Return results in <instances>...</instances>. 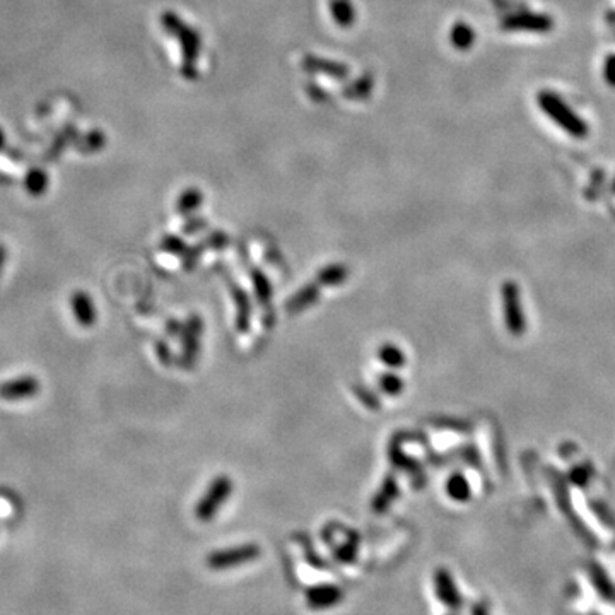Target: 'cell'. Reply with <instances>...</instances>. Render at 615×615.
<instances>
[{
  "label": "cell",
  "mask_w": 615,
  "mask_h": 615,
  "mask_svg": "<svg viewBox=\"0 0 615 615\" xmlns=\"http://www.w3.org/2000/svg\"><path fill=\"white\" fill-rule=\"evenodd\" d=\"M434 589L436 595H438L439 602L444 606L451 610H458L461 606V597L458 588H456L455 580H453L451 572L448 569L439 568L434 571Z\"/></svg>",
  "instance_id": "52a82bcc"
},
{
  "label": "cell",
  "mask_w": 615,
  "mask_h": 615,
  "mask_svg": "<svg viewBox=\"0 0 615 615\" xmlns=\"http://www.w3.org/2000/svg\"><path fill=\"white\" fill-rule=\"evenodd\" d=\"M202 332V322L197 317H193L190 320L188 325L185 327V342H183V347H185V357H192V361L197 357L198 352V335H201Z\"/></svg>",
  "instance_id": "8fae6325"
},
{
  "label": "cell",
  "mask_w": 615,
  "mask_h": 615,
  "mask_svg": "<svg viewBox=\"0 0 615 615\" xmlns=\"http://www.w3.org/2000/svg\"><path fill=\"white\" fill-rule=\"evenodd\" d=\"M502 303H504V317L513 334H521L525 330V320L521 313V303L518 299V290L513 284H504L502 288Z\"/></svg>",
  "instance_id": "ba28073f"
},
{
  "label": "cell",
  "mask_w": 615,
  "mask_h": 615,
  "mask_svg": "<svg viewBox=\"0 0 615 615\" xmlns=\"http://www.w3.org/2000/svg\"><path fill=\"white\" fill-rule=\"evenodd\" d=\"M451 43L458 50L472 48L473 41H475V33L473 29L465 23H456L450 33Z\"/></svg>",
  "instance_id": "2e32d148"
},
{
  "label": "cell",
  "mask_w": 615,
  "mask_h": 615,
  "mask_svg": "<svg viewBox=\"0 0 615 615\" xmlns=\"http://www.w3.org/2000/svg\"><path fill=\"white\" fill-rule=\"evenodd\" d=\"M378 383H380V388L383 390L386 395H395L402 393V390H404V380H402L398 375H393V373H385V375L380 376V380H378Z\"/></svg>",
  "instance_id": "d6986e66"
},
{
  "label": "cell",
  "mask_w": 615,
  "mask_h": 615,
  "mask_svg": "<svg viewBox=\"0 0 615 615\" xmlns=\"http://www.w3.org/2000/svg\"><path fill=\"white\" fill-rule=\"evenodd\" d=\"M446 492L448 496L456 502L470 500V485H468L467 479H465L463 475H460V473H455V475H451L450 479H448Z\"/></svg>",
  "instance_id": "4fadbf2b"
},
{
  "label": "cell",
  "mask_w": 615,
  "mask_h": 615,
  "mask_svg": "<svg viewBox=\"0 0 615 615\" xmlns=\"http://www.w3.org/2000/svg\"><path fill=\"white\" fill-rule=\"evenodd\" d=\"M605 79L610 86L615 87V55L609 57L605 62Z\"/></svg>",
  "instance_id": "7402d4cb"
},
{
  "label": "cell",
  "mask_w": 615,
  "mask_h": 615,
  "mask_svg": "<svg viewBox=\"0 0 615 615\" xmlns=\"http://www.w3.org/2000/svg\"><path fill=\"white\" fill-rule=\"evenodd\" d=\"M261 554V551L255 543H247V546H238L231 548H224V551H215L207 558V566L215 571H222V569H231L243 566V564L252 563Z\"/></svg>",
  "instance_id": "3957f363"
},
{
  "label": "cell",
  "mask_w": 615,
  "mask_h": 615,
  "mask_svg": "<svg viewBox=\"0 0 615 615\" xmlns=\"http://www.w3.org/2000/svg\"><path fill=\"white\" fill-rule=\"evenodd\" d=\"M357 551H359V537L356 534H351L344 546L335 548V558L339 563H352L357 555Z\"/></svg>",
  "instance_id": "e0dca14e"
},
{
  "label": "cell",
  "mask_w": 615,
  "mask_h": 615,
  "mask_svg": "<svg viewBox=\"0 0 615 615\" xmlns=\"http://www.w3.org/2000/svg\"><path fill=\"white\" fill-rule=\"evenodd\" d=\"M70 306L76 322L81 327H93L98 320V310L94 306L93 298L86 290H76L70 298Z\"/></svg>",
  "instance_id": "9c48e42d"
},
{
  "label": "cell",
  "mask_w": 615,
  "mask_h": 615,
  "mask_svg": "<svg viewBox=\"0 0 615 615\" xmlns=\"http://www.w3.org/2000/svg\"><path fill=\"white\" fill-rule=\"evenodd\" d=\"M593 581H595L597 589L602 593L604 597H610L612 595V588H610V583L606 581V577L604 572H595V576H593Z\"/></svg>",
  "instance_id": "44dd1931"
},
{
  "label": "cell",
  "mask_w": 615,
  "mask_h": 615,
  "mask_svg": "<svg viewBox=\"0 0 615 615\" xmlns=\"http://www.w3.org/2000/svg\"><path fill=\"white\" fill-rule=\"evenodd\" d=\"M253 286H255V293L261 305H269L270 296H272V289H270L267 277L259 272V270H253Z\"/></svg>",
  "instance_id": "ffe728a7"
},
{
  "label": "cell",
  "mask_w": 615,
  "mask_h": 615,
  "mask_svg": "<svg viewBox=\"0 0 615 615\" xmlns=\"http://www.w3.org/2000/svg\"><path fill=\"white\" fill-rule=\"evenodd\" d=\"M342 600L344 589L337 585H317V587L308 588L306 592V605L311 610L334 609Z\"/></svg>",
  "instance_id": "8992f818"
},
{
  "label": "cell",
  "mask_w": 615,
  "mask_h": 615,
  "mask_svg": "<svg viewBox=\"0 0 615 615\" xmlns=\"http://www.w3.org/2000/svg\"><path fill=\"white\" fill-rule=\"evenodd\" d=\"M24 186H26L28 192L31 195H35V197H38V195H43L45 190H47V186H48L47 174H45L43 171H40V169H35V171H31L26 176Z\"/></svg>",
  "instance_id": "ac0fdd59"
},
{
  "label": "cell",
  "mask_w": 615,
  "mask_h": 615,
  "mask_svg": "<svg viewBox=\"0 0 615 615\" xmlns=\"http://www.w3.org/2000/svg\"><path fill=\"white\" fill-rule=\"evenodd\" d=\"M6 260H7V248L6 244L0 243V276H2V270L6 267Z\"/></svg>",
  "instance_id": "603a6c76"
},
{
  "label": "cell",
  "mask_w": 615,
  "mask_h": 615,
  "mask_svg": "<svg viewBox=\"0 0 615 615\" xmlns=\"http://www.w3.org/2000/svg\"><path fill=\"white\" fill-rule=\"evenodd\" d=\"M397 485H395L392 477H388L383 487L380 489V492H378L375 500H373V509H375L376 513H385V511L390 508V504H392V501L397 497Z\"/></svg>",
  "instance_id": "9a60e30c"
},
{
  "label": "cell",
  "mask_w": 615,
  "mask_h": 615,
  "mask_svg": "<svg viewBox=\"0 0 615 615\" xmlns=\"http://www.w3.org/2000/svg\"><path fill=\"white\" fill-rule=\"evenodd\" d=\"M2 142H4V139H2V132H0V145H2Z\"/></svg>",
  "instance_id": "cb8c5ba5"
},
{
  "label": "cell",
  "mask_w": 615,
  "mask_h": 615,
  "mask_svg": "<svg viewBox=\"0 0 615 615\" xmlns=\"http://www.w3.org/2000/svg\"><path fill=\"white\" fill-rule=\"evenodd\" d=\"M232 482L227 475H219L212 480V484L207 489V492L203 494L202 500L198 501L197 508H195V514L201 521H210L212 518L218 514V511L222 508V504L230 500L232 492Z\"/></svg>",
  "instance_id": "7a4b0ae2"
},
{
  "label": "cell",
  "mask_w": 615,
  "mask_h": 615,
  "mask_svg": "<svg viewBox=\"0 0 615 615\" xmlns=\"http://www.w3.org/2000/svg\"><path fill=\"white\" fill-rule=\"evenodd\" d=\"M378 359L383 363L386 368L398 369L405 364V354L400 347L395 344H383L378 349Z\"/></svg>",
  "instance_id": "7c38bea8"
},
{
  "label": "cell",
  "mask_w": 615,
  "mask_h": 615,
  "mask_svg": "<svg viewBox=\"0 0 615 615\" xmlns=\"http://www.w3.org/2000/svg\"><path fill=\"white\" fill-rule=\"evenodd\" d=\"M317 299H318V286L310 284L306 286V288H303L301 290H298V293L293 296V299L286 305V308H288L290 313H296V311L305 310V308L317 303Z\"/></svg>",
  "instance_id": "30bf717a"
},
{
  "label": "cell",
  "mask_w": 615,
  "mask_h": 615,
  "mask_svg": "<svg viewBox=\"0 0 615 615\" xmlns=\"http://www.w3.org/2000/svg\"><path fill=\"white\" fill-rule=\"evenodd\" d=\"M537 101L543 113L551 116L555 125H559L569 135L576 137V139H585L588 135L589 128L587 122L580 115H576L558 94L551 93V91H542V93H538Z\"/></svg>",
  "instance_id": "6da1fadb"
},
{
  "label": "cell",
  "mask_w": 615,
  "mask_h": 615,
  "mask_svg": "<svg viewBox=\"0 0 615 615\" xmlns=\"http://www.w3.org/2000/svg\"><path fill=\"white\" fill-rule=\"evenodd\" d=\"M554 26V21L548 16L543 14H531V12H523V14L508 16L502 21V29L508 31H530V33H547Z\"/></svg>",
  "instance_id": "5b68a950"
},
{
  "label": "cell",
  "mask_w": 615,
  "mask_h": 615,
  "mask_svg": "<svg viewBox=\"0 0 615 615\" xmlns=\"http://www.w3.org/2000/svg\"><path fill=\"white\" fill-rule=\"evenodd\" d=\"M41 383L36 376L23 375L0 383V400L23 402L35 398L40 393Z\"/></svg>",
  "instance_id": "277c9868"
},
{
  "label": "cell",
  "mask_w": 615,
  "mask_h": 615,
  "mask_svg": "<svg viewBox=\"0 0 615 615\" xmlns=\"http://www.w3.org/2000/svg\"><path fill=\"white\" fill-rule=\"evenodd\" d=\"M349 277V270L346 265L334 264L328 265V267L322 269L318 273V284L323 286H339L342 282H346Z\"/></svg>",
  "instance_id": "5bb4252c"
}]
</instances>
